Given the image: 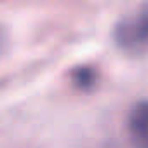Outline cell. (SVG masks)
<instances>
[{
	"instance_id": "cell-3",
	"label": "cell",
	"mask_w": 148,
	"mask_h": 148,
	"mask_svg": "<svg viewBox=\"0 0 148 148\" xmlns=\"http://www.w3.org/2000/svg\"><path fill=\"white\" fill-rule=\"evenodd\" d=\"M70 80L75 89L86 92V91H91L98 84V71H96V68H92L89 64H80L70 71Z\"/></svg>"
},
{
	"instance_id": "cell-2",
	"label": "cell",
	"mask_w": 148,
	"mask_h": 148,
	"mask_svg": "<svg viewBox=\"0 0 148 148\" xmlns=\"http://www.w3.org/2000/svg\"><path fill=\"white\" fill-rule=\"evenodd\" d=\"M127 131L138 148H148V101H138L129 110Z\"/></svg>"
},
{
	"instance_id": "cell-1",
	"label": "cell",
	"mask_w": 148,
	"mask_h": 148,
	"mask_svg": "<svg viewBox=\"0 0 148 148\" xmlns=\"http://www.w3.org/2000/svg\"><path fill=\"white\" fill-rule=\"evenodd\" d=\"M113 44L125 54H143L148 51V2L119 19L112 32Z\"/></svg>"
}]
</instances>
